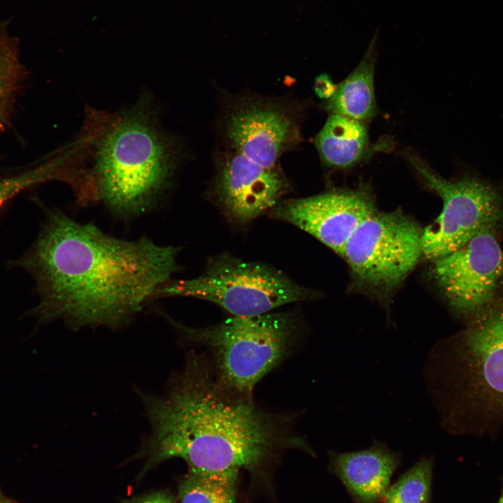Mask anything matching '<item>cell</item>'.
Listing matches in <instances>:
<instances>
[{"instance_id": "6da1fadb", "label": "cell", "mask_w": 503, "mask_h": 503, "mask_svg": "<svg viewBox=\"0 0 503 503\" xmlns=\"http://www.w3.org/2000/svg\"><path fill=\"white\" fill-rule=\"evenodd\" d=\"M178 252L145 235L117 238L54 209L18 263L36 282L41 321H61L73 331L119 330L180 270Z\"/></svg>"}, {"instance_id": "7a4b0ae2", "label": "cell", "mask_w": 503, "mask_h": 503, "mask_svg": "<svg viewBox=\"0 0 503 503\" xmlns=\"http://www.w3.org/2000/svg\"><path fill=\"white\" fill-rule=\"evenodd\" d=\"M149 431L136 458L143 473L170 458L198 473L254 472L287 449L309 451L296 414L268 411L235 396L217 380L206 354L189 351L163 392L133 386Z\"/></svg>"}, {"instance_id": "3957f363", "label": "cell", "mask_w": 503, "mask_h": 503, "mask_svg": "<svg viewBox=\"0 0 503 503\" xmlns=\"http://www.w3.org/2000/svg\"><path fill=\"white\" fill-rule=\"evenodd\" d=\"M145 99L102 117L88 132L92 167L87 175L96 202L115 217L131 220L155 207L170 189L177 162L174 141Z\"/></svg>"}, {"instance_id": "277c9868", "label": "cell", "mask_w": 503, "mask_h": 503, "mask_svg": "<svg viewBox=\"0 0 503 503\" xmlns=\"http://www.w3.org/2000/svg\"><path fill=\"white\" fill-rule=\"evenodd\" d=\"M425 376L448 430L484 434L503 427V302L438 342Z\"/></svg>"}, {"instance_id": "5b68a950", "label": "cell", "mask_w": 503, "mask_h": 503, "mask_svg": "<svg viewBox=\"0 0 503 503\" xmlns=\"http://www.w3.org/2000/svg\"><path fill=\"white\" fill-rule=\"evenodd\" d=\"M183 345L207 348L217 380L230 393L252 400L256 384L299 342L301 326L291 312L233 316L212 326L193 328L155 309Z\"/></svg>"}, {"instance_id": "8992f818", "label": "cell", "mask_w": 503, "mask_h": 503, "mask_svg": "<svg viewBox=\"0 0 503 503\" xmlns=\"http://www.w3.org/2000/svg\"><path fill=\"white\" fill-rule=\"evenodd\" d=\"M176 296L207 300L233 316H245L309 300L315 294L267 264L245 261L223 254L211 258L199 276L190 279H171L163 284L154 292L152 301Z\"/></svg>"}, {"instance_id": "52a82bcc", "label": "cell", "mask_w": 503, "mask_h": 503, "mask_svg": "<svg viewBox=\"0 0 503 503\" xmlns=\"http://www.w3.org/2000/svg\"><path fill=\"white\" fill-rule=\"evenodd\" d=\"M405 156L423 184L440 197L442 210L423 229L422 256L435 261L455 251L476 234L503 219V191L476 173L446 179L411 151Z\"/></svg>"}, {"instance_id": "ba28073f", "label": "cell", "mask_w": 503, "mask_h": 503, "mask_svg": "<svg viewBox=\"0 0 503 503\" xmlns=\"http://www.w3.org/2000/svg\"><path fill=\"white\" fill-rule=\"evenodd\" d=\"M423 229L400 210H377L363 221L342 256L359 285L391 291L408 276L422 256Z\"/></svg>"}, {"instance_id": "9c48e42d", "label": "cell", "mask_w": 503, "mask_h": 503, "mask_svg": "<svg viewBox=\"0 0 503 503\" xmlns=\"http://www.w3.org/2000/svg\"><path fill=\"white\" fill-rule=\"evenodd\" d=\"M495 227L483 228L434 261V278L450 307L460 316L474 319L488 309L503 279V250Z\"/></svg>"}, {"instance_id": "30bf717a", "label": "cell", "mask_w": 503, "mask_h": 503, "mask_svg": "<svg viewBox=\"0 0 503 503\" xmlns=\"http://www.w3.org/2000/svg\"><path fill=\"white\" fill-rule=\"evenodd\" d=\"M224 130L231 150L265 168L277 166L280 156L301 140L294 106L256 96L233 100L226 112Z\"/></svg>"}, {"instance_id": "8fae6325", "label": "cell", "mask_w": 503, "mask_h": 503, "mask_svg": "<svg viewBox=\"0 0 503 503\" xmlns=\"http://www.w3.org/2000/svg\"><path fill=\"white\" fill-rule=\"evenodd\" d=\"M377 210L368 184L302 198L279 201L270 210L272 217L313 235L335 252H342L357 227Z\"/></svg>"}, {"instance_id": "7c38bea8", "label": "cell", "mask_w": 503, "mask_h": 503, "mask_svg": "<svg viewBox=\"0 0 503 503\" xmlns=\"http://www.w3.org/2000/svg\"><path fill=\"white\" fill-rule=\"evenodd\" d=\"M289 189L278 166L265 168L231 150L218 161L212 191L229 218L245 223L270 211Z\"/></svg>"}, {"instance_id": "4fadbf2b", "label": "cell", "mask_w": 503, "mask_h": 503, "mask_svg": "<svg viewBox=\"0 0 503 503\" xmlns=\"http://www.w3.org/2000/svg\"><path fill=\"white\" fill-rule=\"evenodd\" d=\"M331 461L352 495L361 502L373 503L387 491L399 457L385 444L376 442L365 450L332 453Z\"/></svg>"}, {"instance_id": "5bb4252c", "label": "cell", "mask_w": 503, "mask_h": 503, "mask_svg": "<svg viewBox=\"0 0 503 503\" xmlns=\"http://www.w3.org/2000/svg\"><path fill=\"white\" fill-rule=\"evenodd\" d=\"M323 163L334 169H348L392 146L390 139L376 143L370 140L365 122L340 115L330 114L315 138Z\"/></svg>"}, {"instance_id": "9a60e30c", "label": "cell", "mask_w": 503, "mask_h": 503, "mask_svg": "<svg viewBox=\"0 0 503 503\" xmlns=\"http://www.w3.org/2000/svg\"><path fill=\"white\" fill-rule=\"evenodd\" d=\"M378 30L358 66L336 85L333 95L326 100L323 108L330 114L340 115L363 122L377 115L374 76Z\"/></svg>"}, {"instance_id": "2e32d148", "label": "cell", "mask_w": 503, "mask_h": 503, "mask_svg": "<svg viewBox=\"0 0 503 503\" xmlns=\"http://www.w3.org/2000/svg\"><path fill=\"white\" fill-rule=\"evenodd\" d=\"M238 472H189L180 481V503H235Z\"/></svg>"}, {"instance_id": "e0dca14e", "label": "cell", "mask_w": 503, "mask_h": 503, "mask_svg": "<svg viewBox=\"0 0 503 503\" xmlns=\"http://www.w3.org/2000/svg\"><path fill=\"white\" fill-rule=\"evenodd\" d=\"M432 461L422 458L386 492L384 503H428Z\"/></svg>"}, {"instance_id": "ac0fdd59", "label": "cell", "mask_w": 503, "mask_h": 503, "mask_svg": "<svg viewBox=\"0 0 503 503\" xmlns=\"http://www.w3.org/2000/svg\"><path fill=\"white\" fill-rule=\"evenodd\" d=\"M14 59L13 51L9 40L0 31V101L6 92L15 61Z\"/></svg>"}, {"instance_id": "d6986e66", "label": "cell", "mask_w": 503, "mask_h": 503, "mask_svg": "<svg viewBox=\"0 0 503 503\" xmlns=\"http://www.w3.org/2000/svg\"><path fill=\"white\" fill-rule=\"evenodd\" d=\"M131 503H177L173 495L164 490L148 493L138 497Z\"/></svg>"}, {"instance_id": "ffe728a7", "label": "cell", "mask_w": 503, "mask_h": 503, "mask_svg": "<svg viewBox=\"0 0 503 503\" xmlns=\"http://www.w3.org/2000/svg\"><path fill=\"white\" fill-rule=\"evenodd\" d=\"M335 87L328 76L321 75L316 79L314 90L319 97L327 100L333 95Z\"/></svg>"}, {"instance_id": "44dd1931", "label": "cell", "mask_w": 503, "mask_h": 503, "mask_svg": "<svg viewBox=\"0 0 503 503\" xmlns=\"http://www.w3.org/2000/svg\"><path fill=\"white\" fill-rule=\"evenodd\" d=\"M0 503H17L13 499L6 496L0 488Z\"/></svg>"}, {"instance_id": "7402d4cb", "label": "cell", "mask_w": 503, "mask_h": 503, "mask_svg": "<svg viewBox=\"0 0 503 503\" xmlns=\"http://www.w3.org/2000/svg\"><path fill=\"white\" fill-rule=\"evenodd\" d=\"M497 503H503V490H502V496L500 497Z\"/></svg>"}]
</instances>
